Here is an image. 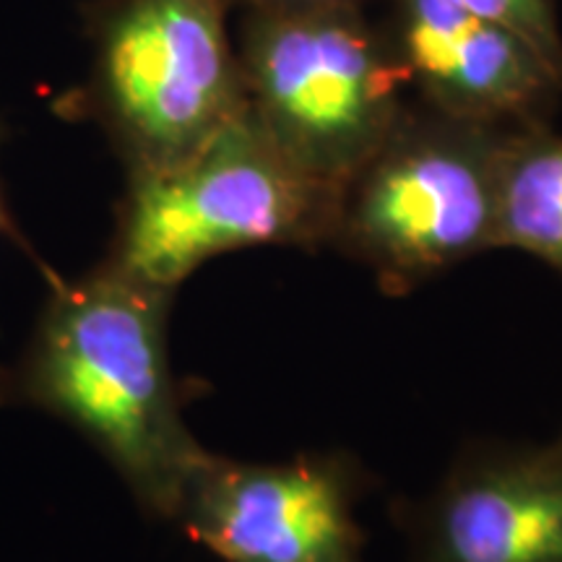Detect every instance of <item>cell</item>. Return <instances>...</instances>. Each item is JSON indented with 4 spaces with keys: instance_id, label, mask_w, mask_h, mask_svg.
I'll use <instances>...</instances> for the list:
<instances>
[{
    "instance_id": "obj_1",
    "label": "cell",
    "mask_w": 562,
    "mask_h": 562,
    "mask_svg": "<svg viewBox=\"0 0 562 562\" xmlns=\"http://www.w3.org/2000/svg\"><path fill=\"white\" fill-rule=\"evenodd\" d=\"M167 297L110 263L66 281L47 300L13 385L94 442L149 508L180 513L211 456L180 417Z\"/></svg>"
},
{
    "instance_id": "obj_2",
    "label": "cell",
    "mask_w": 562,
    "mask_h": 562,
    "mask_svg": "<svg viewBox=\"0 0 562 562\" xmlns=\"http://www.w3.org/2000/svg\"><path fill=\"white\" fill-rule=\"evenodd\" d=\"M326 191L331 188L300 170L245 104L188 157L133 172L108 263L172 292L222 252L311 235Z\"/></svg>"
},
{
    "instance_id": "obj_3",
    "label": "cell",
    "mask_w": 562,
    "mask_h": 562,
    "mask_svg": "<svg viewBox=\"0 0 562 562\" xmlns=\"http://www.w3.org/2000/svg\"><path fill=\"white\" fill-rule=\"evenodd\" d=\"M94 94L133 172L206 144L245 110L224 0H121L100 26Z\"/></svg>"
},
{
    "instance_id": "obj_4",
    "label": "cell",
    "mask_w": 562,
    "mask_h": 562,
    "mask_svg": "<svg viewBox=\"0 0 562 562\" xmlns=\"http://www.w3.org/2000/svg\"><path fill=\"white\" fill-rule=\"evenodd\" d=\"M396 79L368 34L331 13L266 21L248 42L250 112L326 188L381 154Z\"/></svg>"
},
{
    "instance_id": "obj_5",
    "label": "cell",
    "mask_w": 562,
    "mask_h": 562,
    "mask_svg": "<svg viewBox=\"0 0 562 562\" xmlns=\"http://www.w3.org/2000/svg\"><path fill=\"white\" fill-rule=\"evenodd\" d=\"M349 229L393 277H422L492 245L497 149L422 138L370 159Z\"/></svg>"
},
{
    "instance_id": "obj_6",
    "label": "cell",
    "mask_w": 562,
    "mask_h": 562,
    "mask_svg": "<svg viewBox=\"0 0 562 562\" xmlns=\"http://www.w3.org/2000/svg\"><path fill=\"white\" fill-rule=\"evenodd\" d=\"M180 513L227 562H349L351 554L344 482L321 463L209 459Z\"/></svg>"
},
{
    "instance_id": "obj_7",
    "label": "cell",
    "mask_w": 562,
    "mask_h": 562,
    "mask_svg": "<svg viewBox=\"0 0 562 562\" xmlns=\"http://www.w3.org/2000/svg\"><path fill=\"white\" fill-rule=\"evenodd\" d=\"M404 19L409 63L461 115H526L562 89V76L529 42L453 0H406Z\"/></svg>"
},
{
    "instance_id": "obj_8",
    "label": "cell",
    "mask_w": 562,
    "mask_h": 562,
    "mask_svg": "<svg viewBox=\"0 0 562 562\" xmlns=\"http://www.w3.org/2000/svg\"><path fill=\"white\" fill-rule=\"evenodd\" d=\"M438 547L446 562H562V442L451 484Z\"/></svg>"
},
{
    "instance_id": "obj_9",
    "label": "cell",
    "mask_w": 562,
    "mask_h": 562,
    "mask_svg": "<svg viewBox=\"0 0 562 562\" xmlns=\"http://www.w3.org/2000/svg\"><path fill=\"white\" fill-rule=\"evenodd\" d=\"M562 271V136L529 133L497 149L495 235Z\"/></svg>"
},
{
    "instance_id": "obj_10",
    "label": "cell",
    "mask_w": 562,
    "mask_h": 562,
    "mask_svg": "<svg viewBox=\"0 0 562 562\" xmlns=\"http://www.w3.org/2000/svg\"><path fill=\"white\" fill-rule=\"evenodd\" d=\"M453 3L516 32L562 76V37L554 16V0H453Z\"/></svg>"
},
{
    "instance_id": "obj_11",
    "label": "cell",
    "mask_w": 562,
    "mask_h": 562,
    "mask_svg": "<svg viewBox=\"0 0 562 562\" xmlns=\"http://www.w3.org/2000/svg\"><path fill=\"white\" fill-rule=\"evenodd\" d=\"M5 224V206H3V191H0V229H3Z\"/></svg>"
}]
</instances>
